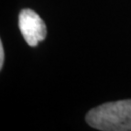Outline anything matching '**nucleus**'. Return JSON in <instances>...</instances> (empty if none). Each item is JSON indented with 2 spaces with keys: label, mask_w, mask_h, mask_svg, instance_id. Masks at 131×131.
I'll return each mask as SVG.
<instances>
[{
  "label": "nucleus",
  "mask_w": 131,
  "mask_h": 131,
  "mask_svg": "<svg viewBox=\"0 0 131 131\" xmlns=\"http://www.w3.org/2000/svg\"><path fill=\"white\" fill-rule=\"evenodd\" d=\"M86 122L102 131H131V99L108 102L91 109Z\"/></svg>",
  "instance_id": "1"
},
{
  "label": "nucleus",
  "mask_w": 131,
  "mask_h": 131,
  "mask_svg": "<svg viewBox=\"0 0 131 131\" xmlns=\"http://www.w3.org/2000/svg\"><path fill=\"white\" fill-rule=\"evenodd\" d=\"M19 27L25 42L35 47L47 35L46 24L40 16L30 9H24L19 16Z\"/></svg>",
  "instance_id": "2"
},
{
  "label": "nucleus",
  "mask_w": 131,
  "mask_h": 131,
  "mask_svg": "<svg viewBox=\"0 0 131 131\" xmlns=\"http://www.w3.org/2000/svg\"><path fill=\"white\" fill-rule=\"evenodd\" d=\"M4 64V49H3V44L0 43V69H2Z\"/></svg>",
  "instance_id": "3"
}]
</instances>
